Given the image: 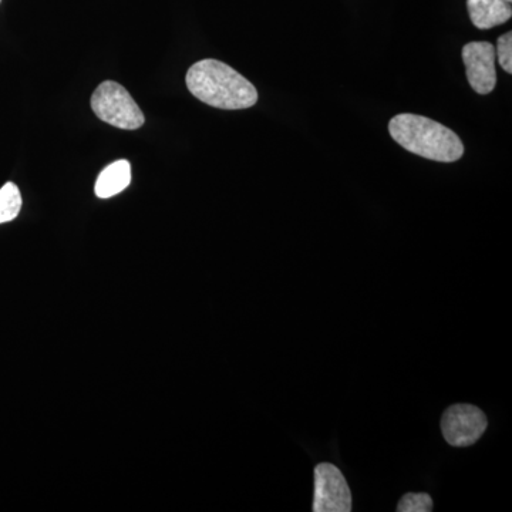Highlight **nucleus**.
Returning <instances> with one entry per match:
<instances>
[{
  "label": "nucleus",
  "instance_id": "obj_6",
  "mask_svg": "<svg viewBox=\"0 0 512 512\" xmlns=\"http://www.w3.org/2000/svg\"><path fill=\"white\" fill-rule=\"evenodd\" d=\"M463 62L471 89L478 94H490L497 86L495 47L488 42H471L464 46Z\"/></svg>",
  "mask_w": 512,
  "mask_h": 512
},
{
  "label": "nucleus",
  "instance_id": "obj_3",
  "mask_svg": "<svg viewBox=\"0 0 512 512\" xmlns=\"http://www.w3.org/2000/svg\"><path fill=\"white\" fill-rule=\"evenodd\" d=\"M92 110L101 121L120 130H137L146 123L143 111L126 87L111 80L94 90Z\"/></svg>",
  "mask_w": 512,
  "mask_h": 512
},
{
  "label": "nucleus",
  "instance_id": "obj_10",
  "mask_svg": "<svg viewBox=\"0 0 512 512\" xmlns=\"http://www.w3.org/2000/svg\"><path fill=\"white\" fill-rule=\"evenodd\" d=\"M399 512H430L433 511V500L429 494L426 493H409L403 495L399 505H397Z\"/></svg>",
  "mask_w": 512,
  "mask_h": 512
},
{
  "label": "nucleus",
  "instance_id": "obj_12",
  "mask_svg": "<svg viewBox=\"0 0 512 512\" xmlns=\"http://www.w3.org/2000/svg\"><path fill=\"white\" fill-rule=\"evenodd\" d=\"M507 2H512V0H507Z\"/></svg>",
  "mask_w": 512,
  "mask_h": 512
},
{
  "label": "nucleus",
  "instance_id": "obj_9",
  "mask_svg": "<svg viewBox=\"0 0 512 512\" xmlns=\"http://www.w3.org/2000/svg\"><path fill=\"white\" fill-rule=\"evenodd\" d=\"M22 210V194L18 185L8 183L0 188V224L10 222L18 217Z\"/></svg>",
  "mask_w": 512,
  "mask_h": 512
},
{
  "label": "nucleus",
  "instance_id": "obj_13",
  "mask_svg": "<svg viewBox=\"0 0 512 512\" xmlns=\"http://www.w3.org/2000/svg\"><path fill=\"white\" fill-rule=\"evenodd\" d=\"M0 2H2V0H0Z\"/></svg>",
  "mask_w": 512,
  "mask_h": 512
},
{
  "label": "nucleus",
  "instance_id": "obj_5",
  "mask_svg": "<svg viewBox=\"0 0 512 512\" xmlns=\"http://www.w3.org/2000/svg\"><path fill=\"white\" fill-rule=\"evenodd\" d=\"M313 512H350L352 493L348 481L338 467L320 463L315 467Z\"/></svg>",
  "mask_w": 512,
  "mask_h": 512
},
{
  "label": "nucleus",
  "instance_id": "obj_2",
  "mask_svg": "<svg viewBox=\"0 0 512 512\" xmlns=\"http://www.w3.org/2000/svg\"><path fill=\"white\" fill-rule=\"evenodd\" d=\"M389 133L404 150L427 160L454 163L464 156V144L453 130L417 114H399L389 123Z\"/></svg>",
  "mask_w": 512,
  "mask_h": 512
},
{
  "label": "nucleus",
  "instance_id": "obj_11",
  "mask_svg": "<svg viewBox=\"0 0 512 512\" xmlns=\"http://www.w3.org/2000/svg\"><path fill=\"white\" fill-rule=\"evenodd\" d=\"M498 63L508 74L512 73V33L507 32L497 42Z\"/></svg>",
  "mask_w": 512,
  "mask_h": 512
},
{
  "label": "nucleus",
  "instance_id": "obj_8",
  "mask_svg": "<svg viewBox=\"0 0 512 512\" xmlns=\"http://www.w3.org/2000/svg\"><path fill=\"white\" fill-rule=\"evenodd\" d=\"M131 183V165L127 160L114 161L101 171L96 181L97 197L101 200L114 197L126 190Z\"/></svg>",
  "mask_w": 512,
  "mask_h": 512
},
{
  "label": "nucleus",
  "instance_id": "obj_4",
  "mask_svg": "<svg viewBox=\"0 0 512 512\" xmlns=\"http://www.w3.org/2000/svg\"><path fill=\"white\" fill-rule=\"evenodd\" d=\"M487 426V417L473 404H454L441 419L444 440L451 447L473 446L483 437Z\"/></svg>",
  "mask_w": 512,
  "mask_h": 512
},
{
  "label": "nucleus",
  "instance_id": "obj_7",
  "mask_svg": "<svg viewBox=\"0 0 512 512\" xmlns=\"http://www.w3.org/2000/svg\"><path fill=\"white\" fill-rule=\"evenodd\" d=\"M471 22L481 30L493 29L511 19V2L507 0H467Z\"/></svg>",
  "mask_w": 512,
  "mask_h": 512
},
{
  "label": "nucleus",
  "instance_id": "obj_1",
  "mask_svg": "<svg viewBox=\"0 0 512 512\" xmlns=\"http://www.w3.org/2000/svg\"><path fill=\"white\" fill-rule=\"evenodd\" d=\"M185 82L192 96L215 109L244 110L258 101L254 84L220 60L192 64Z\"/></svg>",
  "mask_w": 512,
  "mask_h": 512
}]
</instances>
